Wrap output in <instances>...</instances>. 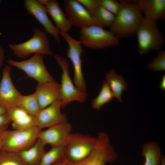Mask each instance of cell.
I'll use <instances>...</instances> for the list:
<instances>
[{
    "instance_id": "obj_19",
    "label": "cell",
    "mask_w": 165,
    "mask_h": 165,
    "mask_svg": "<svg viewBox=\"0 0 165 165\" xmlns=\"http://www.w3.org/2000/svg\"><path fill=\"white\" fill-rule=\"evenodd\" d=\"M45 145L38 138L30 148L18 153L27 165H38L46 152L45 150Z\"/></svg>"
},
{
    "instance_id": "obj_37",
    "label": "cell",
    "mask_w": 165,
    "mask_h": 165,
    "mask_svg": "<svg viewBox=\"0 0 165 165\" xmlns=\"http://www.w3.org/2000/svg\"><path fill=\"white\" fill-rule=\"evenodd\" d=\"M2 142L0 139V151L2 150Z\"/></svg>"
},
{
    "instance_id": "obj_16",
    "label": "cell",
    "mask_w": 165,
    "mask_h": 165,
    "mask_svg": "<svg viewBox=\"0 0 165 165\" xmlns=\"http://www.w3.org/2000/svg\"><path fill=\"white\" fill-rule=\"evenodd\" d=\"M41 109L61 100L60 85L55 80L38 82L34 93Z\"/></svg>"
},
{
    "instance_id": "obj_2",
    "label": "cell",
    "mask_w": 165,
    "mask_h": 165,
    "mask_svg": "<svg viewBox=\"0 0 165 165\" xmlns=\"http://www.w3.org/2000/svg\"><path fill=\"white\" fill-rule=\"evenodd\" d=\"M117 157L108 135L105 132H101L97 134L94 149L86 158L80 161L74 162L64 156L53 165H105L115 161Z\"/></svg>"
},
{
    "instance_id": "obj_8",
    "label": "cell",
    "mask_w": 165,
    "mask_h": 165,
    "mask_svg": "<svg viewBox=\"0 0 165 165\" xmlns=\"http://www.w3.org/2000/svg\"><path fill=\"white\" fill-rule=\"evenodd\" d=\"M96 138L79 133H71L65 145L64 157L74 162L86 158L94 147Z\"/></svg>"
},
{
    "instance_id": "obj_5",
    "label": "cell",
    "mask_w": 165,
    "mask_h": 165,
    "mask_svg": "<svg viewBox=\"0 0 165 165\" xmlns=\"http://www.w3.org/2000/svg\"><path fill=\"white\" fill-rule=\"evenodd\" d=\"M62 71L60 85L62 108H65L71 102L76 101L84 103L88 94L77 88L72 82L69 75V64L65 58L59 55H53Z\"/></svg>"
},
{
    "instance_id": "obj_29",
    "label": "cell",
    "mask_w": 165,
    "mask_h": 165,
    "mask_svg": "<svg viewBox=\"0 0 165 165\" xmlns=\"http://www.w3.org/2000/svg\"><path fill=\"white\" fill-rule=\"evenodd\" d=\"M99 5L116 15L119 11L121 3L116 0H98Z\"/></svg>"
},
{
    "instance_id": "obj_30",
    "label": "cell",
    "mask_w": 165,
    "mask_h": 165,
    "mask_svg": "<svg viewBox=\"0 0 165 165\" xmlns=\"http://www.w3.org/2000/svg\"><path fill=\"white\" fill-rule=\"evenodd\" d=\"M91 15L99 6L98 0H77Z\"/></svg>"
},
{
    "instance_id": "obj_36",
    "label": "cell",
    "mask_w": 165,
    "mask_h": 165,
    "mask_svg": "<svg viewBox=\"0 0 165 165\" xmlns=\"http://www.w3.org/2000/svg\"><path fill=\"white\" fill-rule=\"evenodd\" d=\"M160 165H165V157L164 156L162 157Z\"/></svg>"
},
{
    "instance_id": "obj_17",
    "label": "cell",
    "mask_w": 165,
    "mask_h": 165,
    "mask_svg": "<svg viewBox=\"0 0 165 165\" xmlns=\"http://www.w3.org/2000/svg\"><path fill=\"white\" fill-rule=\"evenodd\" d=\"M137 4L144 18L156 21L165 19V0H139Z\"/></svg>"
},
{
    "instance_id": "obj_24",
    "label": "cell",
    "mask_w": 165,
    "mask_h": 165,
    "mask_svg": "<svg viewBox=\"0 0 165 165\" xmlns=\"http://www.w3.org/2000/svg\"><path fill=\"white\" fill-rule=\"evenodd\" d=\"M65 146L52 147L43 156L38 165H53L64 156Z\"/></svg>"
},
{
    "instance_id": "obj_6",
    "label": "cell",
    "mask_w": 165,
    "mask_h": 165,
    "mask_svg": "<svg viewBox=\"0 0 165 165\" xmlns=\"http://www.w3.org/2000/svg\"><path fill=\"white\" fill-rule=\"evenodd\" d=\"M33 33V36L25 42L9 45L15 55L23 59L33 53L53 55L46 33L38 28L35 29Z\"/></svg>"
},
{
    "instance_id": "obj_22",
    "label": "cell",
    "mask_w": 165,
    "mask_h": 165,
    "mask_svg": "<svg viewBox=\"0 0 165 165\" xmlns=\"http://www.w3.org/2000/svg\"><path fill=\"white\" fill-rule=\"evenodd\" d=\"M115 96L105 81H103L98 95L94 99L91 103L92 108L99 110L105 105L109 103Z\"/></svg>"
},
{
    "instance_id": "obj_15",
    "label": "cell",
    "mask_w": 165,
    "mask_h": 165,
    "mask_svg": "<svg viewBox=\"0 0 165 165\" xmlns=\"http://www.w3.org/2000/svg\"><path fill=\"white\" fill-rule=\"evenodd\" d=\"M72 130L71 124L67 122L41 130L38 138L45 145H49L52 147L65 146Z\"/></svg>"
},
{
    "instance_id": "obj_18",
    "label": "cell",
    "mask_w": 165,
    "mask_h": 165,
    "mask_svg": "<svg viewBox=\"0 0 165 165\" xmlns=\"http://www.w3.org/2000/svg\"><path fill=\"white\" fill-rule=\"evenodd\" d=\"M48 14L54 22L60 32L68 33L72 26L61 9L56 0H49L45 5Z\"/></svg>"
},
{
    "instance_id": "obj_14",
    "label": "cell",
    "mask_w": 165,
    "mask_h": 165,
    "mask_svg": "<svg viewBox=\"0 0 165 165\" xmlns=\"http://www.w3.org/2000/svg\"><path fill=\"white\" fill-rule=\"evenodd\" d=\"M61 100H58L48 107L41 110L35 116L36 126L41 130L59 124L68 122L65 114L62 113Z\"/></svg>"
},
{
    "instance_id": "obj_7",
    "label": "cell",
    "mask_w": 165,
    "mask_h": 165,
    "mask_svg": "<svg viewBox=\"0 0 165 165\" xmlns=\"http://www.w3.org/2000/svg\"><path fill=\"white\" fill-rule=\"evenodd\" d=\"M80 41L82 45L91 49H102L115 46L119 39L109 30L93 25L80 29Z\"/></svg>"
},
{
    "instance_id": "obj_9",
    "label": "cell",
    "mask_w": 165,
    "mask_h": 165,
    "mask_svg": "<svg viewBox=\"0 0 165 165\" xmlns=\"http://www.w3.org/2000/svg\"><path fill=\"white\" fill-rule=\"evenodd\" d=\"M44 55L34 54L31 58L23 61H17L10 59L7 60L9 65L24 72L29 77L42 82L55 80L47 71L45 65Z\"/></svg>"
},
{
    "instance_id": "obj_20",
    "label": "cell",
    "mask_w": 165,
    "mask_h": 165,
    "mask_svg": "<svg viewBox=\"0 0 165 165\" xmlns=\"http://www.w3.org/2000/svg\"><path fill=\"white\" fill-rule=\"evenodd\" d=\"M141 155L145 159V162L142 165H160L162 155L159 143L151 141L143 145Z\"/></svg>"
},
{
    "instance_id": "obj_4",
    "label": "cell",
    "mask_w": 165,
    "mask_h": 165,
    "mask_svg": "<svg viewBox=\"0 0 165 165\" xmlns=\"http://www.w3.org/2000/svg\"><path fill=\"white\" fill-rule=\"evenodd\" d=\"M41 130L37 126L13 130H6L0 135L2 150L19 153L27 149L36 142Z\"/></svg>"
},
{
    "instance_id": "obj_31",
    "label": "cell",
    "mask_w": 165,
    "mask_h": 165,
    "mask_svg": "<svg viewBox=\"0 0 165 165\" xmlns=\"http://www.w3.org/2000/svg\"><path fill=\"white\" fill-rule=\"evenodd\" d=\"M11 120L6 113L0 115V135L7 130Z\"/></svg>"
},
{
    "instance_id": "obj_26",
    "label": "cell",
    "mask_w": 165,
    "mask_h": 165,
    "mask_svg": "<svg viewBox=\"0 0 165 165\" xmlns=\"http://www.w3.org/2000/svg\"><path fill=\"white\" fill-rule=\"evenodd\" d=\"M0 165H27L18 153L0 151Z\"/></svg>"
},
{
    "instance_id": "obj_38",
    "label": "cell",
    "mask_w": 165,
    "mask_h": 165,
    "mask_svg": "<svg viewBox=\"0 0 165 165\" xmlns=\"http://www.w3.org/2000/svg\"><path fill=\"white\" fill-rule=\"evenodd\" d=\"M1 2V1L0 0V3Z\"/></svg>"
},
{
    "instance_id": "obj_33",
    "label": "cell",
    "mask_w": 165,
    "mask_h": 165,
    "mask_svg": "<svg viewBox=\"0 0 165 165\" xmlns=\"http://www.w3.org/2000/svg\"><path fill=\"white\" fill-rule=\"evenodd\" d=\"M160 87V89L163 90H165V75H163L161 79Z\"/></svg>"
},
{
    "instance_id": "obj_39",
    "label": "cell",
    "mask_w": 165,
    "mask_h": 165,
    "mask_svg": "<svg viewBox=\"0 0 165 165\" xmlns=\"http://www.w3.org/2000/svg\"></svg>"
},
{
    "instance_id": "obj_32",
    "label": "cell",
    "mask_w": 165,
    "mask_h": 165,
    "mask_svg": "<svg viewBox=\"0 0 165 165\" xmlns=\"http://www.w3.org/2000/svg\"><path fill=\"white\" fill-rule=\"evenodd\" d=\"M5 58V52L3 48L0 46V67L2 66Z\"/></svg>"
},
{
    "instance_id": "obj_11",
    "label": "cell",
    "mask_w": 165,
    "mask_h": 165,
    "mask_svg": "<svg viewBox=\"0 0 165 165\" xmlns=\"http://www.w3.org/2000/svg\"><path fill=\"white\" fill-rule=\"evenodd\" d=\"M65 15L72 25L81 29L97 25L91 15L77 0L64 1Z\"/></svg>"
},
{
    "instance_id": "obj_13",
    "label": "cell",
    "mask_w": 165,
    "mask_h": 165,
    "mask_svg": "<svg viewBox=\"0 0 165 165\" xmlns=\"http://www.w3.org/2000/svg\"><path fill=\"white\" fill-rule=\"evenodd\" d=\"M24 5L27 12L35 18L46 32L53 36L55 41L59 43L60 31L50 19L45 6L36 0H25Z\"/></svg>"
},
{
    "instance_id": "obj_25",
    "label": "cell",
    "mask_w": 165,
    "mask_h": 165,
    "mask_svg": "<svg viewBox=\"0 0 165 165\" xmlns=\"http://www.w3.org/2000/svg\"><path fill=\"white\" fill-rule=\"evenodd\" d=\"M92 16L97 25L102 27H109L113 23L115 15L99 6L97 8Z\"/></svg>"
},
{
    "instance_id": "obj_10",
    "label": "cell",
    "mask_w": 165,
    "mask_h": 165,
    "mask_svg": "<svg viewBox=\"0 0 165 165\" xmlns=\"http://www.w3.org/2000/svg\"><path fill=\"white\" fill-rule=\"evenodd\" d=\"M60 35L65 39L68 46L67 56L73 66L74 83L77 88L86 92V84L83 73L81 58L83 52L81 43L80 41L73 38L68 33L60 32Z\"/></svg>"
},
{
    "instance_id": "obj_1",
    "label": "cell",
    "mask_w": 165,
    "mask_h": 165,
    "mask_svg": "<svg viewBox=\"0 0 165 165\" xmlns=\"http://www.w3.org/2000/svg\"><path fill=\"white\" fill-rule=\"evenodd\" d=\"M120 8L115 15L109 31L119 39L133 35L144 17L137 4V1L120 0Z\"/></svg>"
},
{
    "instance_id": "obj_23",
    "label": "cell",
    "mask_w": 165,
    "mask_h": 165,
    "mask_svg": "<svg viewBox=\"0 0 165 165\" xmlns=\"http://www.w3.org/2000/svg\"><path fill=\"white\" fill-rule=\"evenodd\" d=\"M17 106L28 114L35 116H37L41 110L35 93L28 95H22Z\"/></svg>"
},
{
    "instance_id": "obj_27",
    "label": "cell",
    "mask_w": 165,
    "mask_h": 165,
    "mask_svg": "<svg viewBox=\"0 0 165 165\" xmlns=\"http://www.w3.org/2000/svg\"><path fill=\"white\" fill-rule=\"evenodd\" d=\"M157 55L147 65V68L154 72L165 70V51H159Z\"/></svg>"
},
{
    "instance_id": "obj_12",
    "label": "cell",
    "mask_w": 165,
    "mask_h": 165,
    "mask_svg": "<svg viewBox=\"0 0 165 165\" xmlns=\"http://www.w3.org/2000/svg\"><path fill=\"white\" fill-rule=\"evenodd\" d=\"M11 71L10 66H7L3 68L0 82V106L6 108L7 110L18 105L22 95L13 82Z\"/></svg>"
},
{
    "instance_id": "obj_35",
    "label": "cell",
    "mask_w": 165,
    "mask_h": 165,
    "mask_svg": "<svg viewBox=\"0 0 165 165\" xmlns=\"http://www.w3.org/2000/svg\"><path fill=\"white\" fill-rule=\"evenodd\" d=\"M38 1L40 4L45 6L49 0H38Z\"/></svg>"
},
{
    "instance_id": "obj_34",
    "label": "cell",
    "mask_w": 165,
    "mask_h": 165,
    "mask_svg": "<svg viewBox=\"0 0 165 165\" xmlns=\"http://www.w3.org/2000/svg\"><path fill=\"white\" fill-rule=\"evenodd\" d=\"M7 111V110L6 108L0 106V115H2L6 113Z\"/></svg>"
},
{
    "instance_id": "obj_3",
    "label": "cell",
    "mask_w": 165,
    "mask_h": 165,
    "mask_svg": "<svg viewBox=\"0 0 165 165\" xmlns=\"http://www.w3.org/2000/svg\"><path fill=\"white\" fill-rule=\"evenodd\" d=\"M138 50L141 55L159 51L165 43L164 36L156 21L144 17L136 32Z\"/></svg>"
},
{
    "instance_id": "obj_28",
    "label": "cell",
    "mask_w": 165,
    "mask_h": 165,
    "mask_svg": "<svg viewBox=\"0 0 165 165\" xmlns=\"http://www.w3.org/2000/svg\"><path fill=\"white\" fill-rule=\"evenodd\" d=\"M12 124L13 127L15 130L26 129L35 126L36 116L28 114L20 119L12 122Z\"/></svg>"
},
{
    "instance_id": "obj_21",
    "label": "cell",
    "mask_w": 165,
    "mask_h": 165,
    "mask_svg": "<svg viewBox=\"0 0 165 165\" xmlns=\"http://www.w3.org/2000/svg\"><path fill=\"white\" fill-rule=\"evenodd\" d=\"M106 81L113 94L119 102H122V95L126 90L128 85L121 75H118L115 69L108 72L105 75Z\"/></svg>"
}]
</instances>
